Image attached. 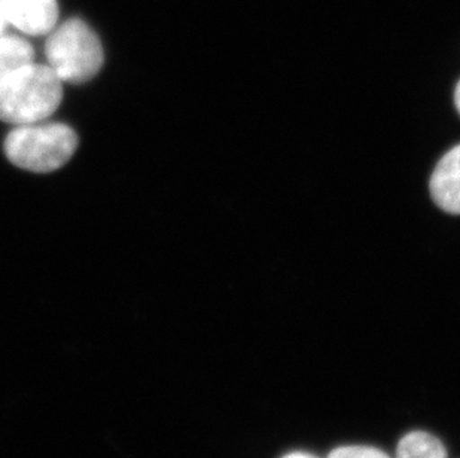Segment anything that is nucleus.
<instances>
[{"label": "nucleus", "instance_id": "nucleus-7", "mask_svg": "<svg viewBox=\"0 0 460 458\" xmlns=\"http://www.w3.org/2000/svg\"><path fill=\"white\" fill-rule=\"evenodd\" d=\"M35 49L18 36H0V81L33 61Z\"/></svg>", "mask_w": 460, "mask_h": 458}, {"label": "nucleus", "instance_id": "nucleus-11", "mask_svg": "<svg viewBox=\"0 0 460 458\" xmlns=\"http://www.w3.org/2000/svg\"><path fill=\"white\" fill-rule=\"evenodd\" d=\"M455 104H456L457 110L460 113V83L457 84L456 90H455Z\"/></svg>", "mask_w": 460, "mask_h": 458}, {"label": "nucleus", "instance_id": "nucleus-4", "mask_svg": "<svg viewBox=\"0 0 460 458\" xmlns=\"http://www.w3.org/2000/svg\"><path fill=\"white\" fill-rule=\"evenodd\" d=\"M0 4L6 22L26 35H49L58 20L57 0H0Z\"/></svg>", "mask_w": 460, "mask_h": 458}, {"label": "nucleus", "instance_id": "nucleus-3", "mask_svg": "<svg viewBox=\"0 0 460 458\" xmlns=\"http://www.w3.org/2000/svg\"><path fill=\"white\" fill-rule=\"evenodd\" d=\"M45 56L61 83L84 84L101 72L104 56L99 36L87 22L72 18L54 27Z\"/></svg>", "mask_w": 460, "mask_h": 458}, {"label": "nucleus", "instance_id": "nucleus-5", "mask_svg": "<svg viewBox=\"0 0 460 458\" xmlns=\"http://www.w3.org/2000/svg\"><path fill=\"white\" fill-rule=\"evenodd\" d=\"M429 190L441 210L460 215V145L439 160L430 176Z\"/></svg>", "mask_w": 460, "mask_h": 458}, {"label": "nucleus", "instance_id": "nucleus-10", "mask_svg": "<svg viewBox=\"0 0 460 458\" xmlns=\"http://www.w3.org/2000/svg\"><path fill=\"white\" fill-rule=\"evenodd\" d=\"M8 24L6 22V17H4V8H2V4H0V36L4 35V26Z\"/></svg>", "mask_w": 460, "mask_h": 458}, {"label": "nucleus", "instance_id": "nucleus-2", "mask_svg": "<svg viewBox=\"0 0 460 458\" xmlns=\"http://www.w3.org/2000/svg\"><path fill=\"white\" fill-rule=\"evenodd\" d=\"M78 136L60 122H35L17 126L4 142V155L13 165L33 173L58 170L74 156Z\"/></svg>", "mask_w": 460, "mask_h": 458}, {"label": "nucleus", "instance_id": "nucleus-8", "mask_svg": "<svg viewBox=\"0 0 460 458\" xmlns=\"http://www.w3.org/2000/svg\"><path fill=\"white\" fill-rule=\"evenodd\" d=\"M328 458H391L376 446L344 445L331 451Z\"/></svg>", "mask_w": 460, "mask_h": 458}, {"label": "nucleus", "instance_id": "nucleus-6", "mask_svg": "<svg viewBox=\"0 0 460 458\" xmlns=\"http://www.w3.org/2000/svg\"><path fill=\"white\" fill-rule=\"evenodd\" d=\"M395 458H447V450L438 437L416 430L401 439Z\"/></svg>", "mask_w": 460, "mask_h": 458}, {"label": "nucleus", "instance_id": "nucleus-9", "mask_svg": "<svg viewBox=\"0 0 460 458\" xmlns=\"http://www.w3.org/2000/svg\"><path fill=\"white\" fill-rule=\"evenodd\" d=\"M282 458H316L314 455L308 454V453H300V451H296V453H289V454L285 455Z\"/></svg>", "mask_w": 460, "mask_h": 458}, {"label": "nucleus", "instance_id": "nucleus-1", "mask_svg": "<svg viewBox=\"0 0 460 458\" xmlns=\"http://www.w3.org/2000/svg\"><path fill=\"white\" fill-rule=\"evenodd\" d=\"M63 99V83L49 65L29 63L0 81V121L24 126L45 121Z\"/></svg>", "mask_w": 460, "mask_h": 458}]
</instances>
